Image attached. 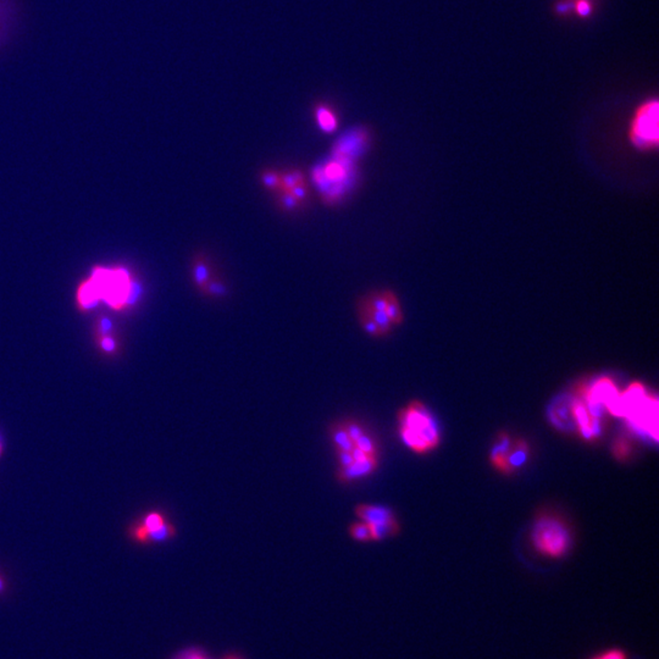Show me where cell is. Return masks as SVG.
Here are the masks:
<instances>
[{"label": "cell", "instance_id": "obj_1", "mask_svg": "<svg viewBox=\"0 0 659 659\" xmlns=\"http://www.w3.org/2000/svg\"><path fill=\"white\" fill-rule=\"evenodd\" d=\"M143 288L125 269L96 268L90 280L81 285L77 294L83 309H92L103 300L114 309L135 305L141 298Z\"/></svg>", "mask_w": 659, "mask_h": 659}, {"label": "cell", "instance_id": "obj_2", "mask_svg": "<svg viewBox=\"0 0 659 659\" xmlns=\"http://www.w3.org/2000/svg\"><path fill=\"white\" fill-rule=\"evenodd\" d=\"M357 163L344 159H326L311 169L310 179L315 185L324 204L328 207L339 203L350 193L358 180Z\"/></svg>", "mask_w": 659, "mask_h": 659}, {"label": "cell", "instance_id": "obj_3", "mask_svg": "<svg viewBox=\"0 0 659 659\" xmlns=\"http://www.w3.org/2000/svg\"><path fill=\"white\" fill-rule=\"evenodd\" d=\"M400 434L406 447L417 453L434 450L439 442L434 417L420 402H411L400 413Z\"/></svg>", "mask_w": 659, "mask_h": 659}, {"label": "cell", "instance_id": "obj_4", "mask_svg": "<svg viewBox=\"0 0 659 659\" xmlns=\"http://www.w3.org/2000/svg\"><path fill=\"white\" fill-rule=\"evenodd\" d=\"M532 542L536 550L547 557H562L569 548V531L560 520L545 517L534 526Z\"/></svg>", "mask_w": 659, "mask_h": 659}, {"label": "cell", "instance_id": "obj_5", "mask_svg": "<svg viewBox=\"0 0 659 659\" xmlns=\"http://www.w3.org/2000/svg\"><path fill=\"white\" fill-rule=\"evenodd\" d=\"M630 141L641 151H651L658 146V102L648 101L638 107L631 121Z\"/></svg>", "mask_w": 659, "mask_h": 659}, {"label": "cell", "instance_id": "obj_6", "mask_svg": "<svg viewBox=\"0 0 659 659\" xmlns=\"http://www.w3.org/2000/svg\"><path fill=\"white\" fill-rule=\"evenodd\" d=\"M370 142V130L366 126H354L335 141L330 157L357 163L367 152Z\"/></svg>", "mask_w": 659, "mask_h": 659}, {"label": "cell", "instance_id": "obj_7", "mask_svg": "<svg viewBox=\"0 0 659 659\" xmlns=\"http://www.w3.org/2000/svg\"><path fill=\"white\" fill-rule=\"evenodd\" d=\"M214 265L209 255L201 252L197 253L191 263V280L193 286L203 294L204 289L208 286L209 281L215 276Z\"/></svg>", "mask_w": 659, "mask_h": 659}, {"label": "cell", "instance_id": "obj_8", "mask_svg": "<svg viewBox=\"0 0 659 659\" xmlns=\"http://www.w3.org/2000/svg\"><path fill=\"white\" fill-rule=\"evenodd\" d=\"M376 468H378V456H367L363 461H354L350 467H346V468L339 467L336 473V478L342 484H350L355 480L364 479L370 476Z\"/></svg>", "mask_w": 659, "mask_h": 659}, {"label": "cell", "instance_id": "obj_9", "mask_svg": "<svg viewBox=\"0 0 659 659\" xmlns=\"http://www.w3.org/2000/svg\"><path fill=\"white\" fill-rule=\"evenodd\" d=\"M354 513L361 521L367 525L383 524L396 520L395 514L389 508L378 504H358Z\"/></svg>", "mask_w": 659, "mask_h": 659}, {"label": "cell", "instance_id": "obj_10", "mask_svg": "<svg viewBox=\"0 0 659 659\" xmlns=\"http://www.w3.org/2000/svg\"><path fill=\"white\" fill-rule=\"evenodd\" d=\"M314 120L322 133L333 135L339 127V118L335 107L327 103H318L313 110Z\"/></svg>", "mask_w": 659, "mask_h": 659}, {"label": "cell", "instance_id": "obj_11", "mask_svg": "<svg viewBox=\"0 0 659 659\" xmlns=\"http://www.w3.org/2000/svg\"><path fill=\"white\" fill-rule=\"evenodd\" d=\"M16 23V8L12 0H0V47L12 37Z\"/></svg>", "mask_w": 659, "mask_h": 659}, {"label": "cell", "instance_id": "obj_12", "mask_svg": "<svg viewBox=\"0 0 659 659\" xmlns=\"http://www.w3.org/2000/svg\"><path fill=\"white\" fill-rule=\"evenodd\" d=\"M357 311L369 316L372 322L376 324V326L380 328L383 337L392 333V330L396 327L395 324L389 319V314L386 311L372 308L370 305L366 303L365 298L363 296L357 302Z\"/></svg>", "mask_w": 659, "mask_h": 659}, {"label": "cell", "instance_id": "obj_13", "mask_svg": "<svg viewBox=\"0 0 659 659\" xmlns=\"http://www.w3.org/2000/svg\"><path fill=\"white\" fill-rule=\"evenodd\" d=\"M528 456H529V445H528V443L525 441H520V439L513 441L512 445H511L507 456H506L504 464H503L502 471L506 474L513 473L514 470L523 467L526 462V459H528Z\"/></svg>", "mask_w": 659, "mask_h": 659}, {"label": "cell", "instance_id": "obj_14", "mask_svg": "<svg viewBox=\"0 0 659 659\" xmlns=\"http://www.w3.org/2000/svg\"><path fill=\"white\" fill-rule=\"evenodd\" d=\"M574 403L575 400H569V398L558 400L552 408L553 423L562 428H574V425L576 426L574 417Z\"/></svg>", "mask_w": 659, "mask_h": 659}, {"label": "cell", "instance_id": "obj_15", "mask_svg": "<svg viewBox=\"0 0 659 659\" xmlns=\"http://www.w3.org/2000/svg\"><path fill=\"white\" fill-rule=\"evenodd\" d=\"M330 435L336 451L350 452L354 448V443L344 428V423H335L330 428Z\"/></svg>", "mask_w": 659, "mask_h": 659}, {"label": "cell", "instance_id": "obj_16", "mask_svg": "<svg viewBox=\"0 0 659 659\" xmlns=\"http://www.w3.org/2000/svg\"><path fill=\"white\" fill-rule=\"evenodd\" d=\"M512 443L513 439H511L507 434H501L498 436V439L491 451V462L497 469L502 470L503 468V464Z\"/></svg>", "mask_w": 659, "mask_h": 659}, {"label": "cell", "instance_id": "obj_17", "mask_svg": "<svg viewBox=\"0 0 659 659\" xmlns=\"http://www.w3.org/2000/svg\"><path fill=\"white\" fill-rule=\"evenodd\" d=\"M259 182L266 191L277 193L281 191V171L276 169H264L259 175Z\"/></svg>", "mask_w": 659, "mask_h": 659}, {"label": "cell", "instance_id": "obj_18", "mask_svg": "<svg viewBox=\"0 0 659 659\" xmlns=\"http://www.w3.org/2000/svg\"><path fill=\"white\" fill-rule=\"evenodd\" d=\"M372 530V541H381L385 539H389L392 536H396L400 531V525L397 520L383 523V524L369 525Z\"/></svg>", "mask_w": 659, "mask_h": 659}, {"label": "cell", "instance_id": "obj_19", "mask_svg": "<svg viewBox=\"0 0 659 659\" xmlns=\"http://www.w3.org/2000/svg\"><path fill=\"white\" fill-rule=\"evenodd\" d=\"M229 293H230V289H229L227 283L221 277L215 275L209 281L208 286L204 289L203 296L209 297V298L221 299L227 297Z\"/></svg>", "mask_w": 659, "mask_h": 659}, {"label": "cell", "instance_id": "obj_20", "mask_svg": "<svg viewBox=\"0 0 659 659\" xmlns=\"http://www.w3.org/2000/svg\"><path fill=\"white\" fill-rule=\"evenodd\" d=\"M303 182H308V180L302 170L292 168L281 171V191H289Z\"/></svg>", "mask_w": 659, "mask_h": 659}, {"label": "cell", "instance_id": "obj_21", "mask_svg": "<svg viewBox=\"0 0 659 659\" xmlns=\"http://www.w3.org/2000/svg\"><path fill=\"white\" fill-rule=\"evenodd\" d=\"M176 528L171 523H164L155 530L148 534V543H160L175 537Z\"/></svg>", "mask_w": 659, "mask_h": 659}, {"label": "cell", "instance_id": "obj_22", "mask_svg": "<svg viewBox=\"0 0 659 659\" xmlns=\"http://www.w3.org/2000/svg\"><path fill=\"white\" fill-rule=\"evenodd\" d=\"M276 196V204L279 208L281 209L285 213H293L300 209L303 204L299 203L296 198L287 191H280L275 193Z\"/></svg>", "mask_w": 659, "mask_h": 659}, {"label": "cell", "instance_id": "obj_23", "mask_svg": "<svg viewBox=\"0 0 659 659\" xmlns=\"http://www.w3.org/2000/svg\"><path fill=\"white\" fill-rule=\"evenodd\" d=\"M348 531H350V537H352L354 541H372L370 526L366 524V523H364V521H358V523L350 524Z\"/></svg>", "mask_w": 659, "mask_h": 659}, {"label": "cell", "instance_id": "obj_24", "mask_svg": "<svg viewBox=\"0 0 659 659\" xmlns=\"http://www.w3.org/2000/svg\"><path fill=\"white\" fill-rule=\"evenodd\" d=\"M138 523L144 528L146 534H149L153 530H155L157 528H159V526H161L164 523H166V519H165V515H164L163 513L149 512L148 514H146L144 518L140 520Z\"/></svg>", "mask_w": 659, "mask_h": 659}, {"label": "cell", "instance_id": "obj_25", "mask_svg": "<svg viewBox=\"0 0 659 659\" xmlns=\"http://www.w3.org/2000/svg\"><path fill=\"white\" fill-rule=\"evenodd\" d=\"M587 659H630V656L624 648L609 647L604 648Z\"/></svg>", "mask_w": 659, "mask_h": 659}, {"label": "cell", "instance_id": "obj_26", "mask_svg": "<svg viewBox=\"0 0 659 659\" xmlns=\"http://www.w3.org/2000/svg\"><path fill=\"white\" fill-rule=\"evenodd\" d=\"M354 447L366 453L367 456H378V448L372 436L364 434L354 442Z\"/></svg>", "mask_w": 659, "mask_h": 659}, {"label": "cell", "instance_id": "obj_27", "mask_svg": "<svg viewBox=\"0 0 659 659\" xmlns=\"http://www.w3.org/2000/svg\"><path fill=\"white\" fill-rule=\"evenodd\" d=\"M287 192H289L293 197L296 198L299 203L303 204V205L308 202V199H309L310 197L309 185H308V182L299 183V185L293 187L292 190H289V191Z\"/></svg>", "mask_w": 659, "mask_h": 659}, {"label": "cell", "instance_id": "obj_28", "mask_svg": "<svg viewBox=\"0 0 659 659\" xmlns=\"http://www.w3.org/2000/svg\"><path fill=\"white\" fill-rule=\"evenodd\" d=\"M344 428L347 430V432L350 435V439L353 441L354 443L357 439L361 437L363 435L365 434L364 431V428L361 426V424L357 423V422H353V420H347V422H344Z\"/></svg>", "mask_w": 659, "mask_h": 659}, {"label": "cell", "instance_id": "obj_29", "mask_svg": "<svg viewBox=\"0 0 659 659\" xmlns=\"http://www.w3.org/2000/svg\"><path fill=\"white\" fill-rule=\"evenodd\" d=\"M615 453L617 458H619V459H625V458H628L629 453H630V445H629V442L624 439H618V441L615 442Z\"/></svg>", "mask_w": 659, "mask_h": 659}, {"label": "cell", "instance_id": "obj_30", "mask_svg": "<svg viewBox=\"0 0 659 659\" xmlns=\"http://www.w3.org/2000/svg\"><path fill=\"white\" fill-rule=\"evenodd\" d=\"M574 10L580 16H589L592 12V4L590 0H578L574 3Z\"/></svg>", "mask_w": 659, "mask_h": 659}, {"label": "cell", "instance_id": "obj_31", "mask_svg": "<svg viewBox=\"0 0 659 659\" xmlns=\"http://www.w3.org/2000/svg\"><path fill=\"white\" fill-rule=\"evenodd\" d=\"M99 344H101V348L107 354H113L118 348L116 341L113 337H109V336H104V337L101 338Z\"/></svg>", "mask_w": 659, "mask_h": 659}, {"label": "cell", "instance_id": "obj_32", "mask_svg": "<svg viewBox=\"0 0 659 659\" xmlns=\"http://www.w3.org/2000/svg\"><path fill=\"white\" fill-rule=\"evenodd\" d=\"M337 452L338 463H339V467L341 468H346V467H350L353 463H354V458L352 456L350 452Z\"/></svg>", "mask_w": 659, "mask_h": 659}, {"label": "cell", "instance_id": "obj_33", "mask_svg": "<svg viewBox=\"0 0 659 659\" xmlns=\"http://www.w3.org/2000/svg\"><path fill=\"white\" fill-rule=\"evenodd\" d=\"M574 9V4L573 3H569V1H562L559 3L557 5V12L562 15H565L568 12H571Z\"/></svg>", "mask_w": 659, "mask_h": 659}, {"label": "cell", "instance_id": "obj_34", "mask_svg": "<svg viewBox=\"0 0 659 659\" xmlns=\"http://www.w3.org/2000/svg\"><path fill=\"white\" fill-rule=\"evenodd\" d=\"M176 659H205L203 656L198 652H194V651H188V652H183L181 654L179 657Z\"/></svg>", "mask_w": 659, "mask_h": 659}, {"label": "cell", "instance_id": "obj_35", "mask_svg": "<svg viewBox=\"0 0 659 659\" xmlns=\"http://www.w3.org/2000/svg\"><path fill=\"white\" fill-rule=\"evenodd\" d=\"M112 328H113L112 322H110L109 319H103L102 322H101V325H99V331H101V333H104V335L109 333V331H112Z\"/></svg>", "mask_w": 659, "mask_h": 659}, {"label": "cell", "instance_id": "obj_36", "mask_svg": "<svg viewBox=\"0 0 659 659\" xmlns=\"http://www.w3.org/2000/svg\"><path fill=\"white\" fill-rule=\"evenodd\" d=\"M350 453H352V456H353V458H354V461H363V459H365V458H367V456H367L366 453L361 451V450H359V448H357V447H354V448L350 451Z\"/></svg>", "mask_w": 659, "mask_h": 659}, {"label": "cell", "instance_id": "obj_37", "mask_svg": "<svg viewBox=\"0 0 659 659\" xmlns=\"http://www.w3.org/2000/svg\"><path fill=\"white\" fill-rule=\"evenodd\" d=\"M6 590V582L4 578L0 575V595H3Z\"/></svg>", "mask_w": 659, "mask_h": 659}, {"label": "cell", "instance_id": "obj_38", "mask_svg": "<svg viewBox=\"0 0 659 659\" xmlns=\"http://www.w3.org/2000/svg\"><path fill=\"white\" fill-rule=\"evenodd\" d=\"M1 453H3V442H1V439H0V454H1Z\"/></svg>", "mask_w": 659, "mask_h": 659}, {"label": "cell", "instance_id": "obj_39", "mask_svg": "<svg viewBox=\"0 0 659 659\" xmlns=\"http://www.w3.org/2000/svg\"><path fill=\"white\" fill-rule=\"evenodd\" d=\"M226 659H238V658H237V657H229V658H226Z\"/></svg>", "mask_w": 659, "mask_h": 659}]
</instances>
